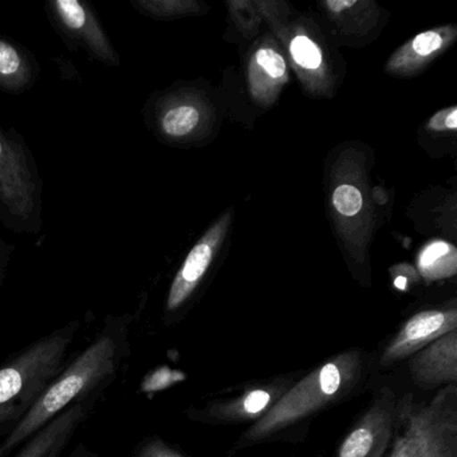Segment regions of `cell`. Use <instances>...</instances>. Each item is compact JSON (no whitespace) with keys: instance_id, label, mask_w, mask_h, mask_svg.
Instances as JSON below:
<instances>
[{"instance_id":"ffe728a7","label":"cell","mask_w":457,"mask_h":457,"mask_svg":"<svg viewBox=\"0 0 457 457\" xmlns=\"http://www.w3.org/2000/svg\"><path fill=\"white\" fill-rule=\"evenodd\" d=\"M363 199L360 189L350 184L337 187L333 194V205L341 215L354 216L362 210Z\"/></svg>"},{"instance_id":"9a60e30c","label":"cell","mask_w":457,"mask_h":457,"mask_svg":"<svg viewBox=\"0 0 457 457\" xmlns=\"http://www.w3.org/2000/svg\"><path fill=\"white\" fill-rule=\"evenodd\" d=\"M287 81V66L279 53L261 47L251 58V93L262 104L271 103Z\"/></svg>"},{"instance_id":"ac0fdd59","label":"cell","mask_w":457,"mask_h":457,"mask_svg":"<svg viewBox=\"0 0 457 457\" xmlns=\"http://www.w3.org/2000/svg\"><path fill=\"white\" fill-rule=\"evenodd\" d=\"M133 7L140 14L152 18H173L188 14L195 4L180 0H132Z\"/></svg>"},{"instance_id":"e0dca14e","label":"cell","mask_w":457,"mask_h":457,"mask_svg":"<svg viewBox=\"0 0 457 457\" xmlns=\"http://www.w3.org/2000/svg\"><path fill=\"white\" fill-rule=\"evenodd\" d=\"M457 253L453 245L445 242H432L422 248L419 255V269L429 280L443 279L456 274Z\"/></svg>"},{"instance_id":"8992f818","label":"cell","mask_w":457,"mask_h":457,"mask_svg":"<svg viewBox=\"0 0 457 457\" xmlns=\"http://www.w3.org/2000/svg\"><path fill=\"white\" fill-rule=\"evenodd\" d=\"M47 14L55 30L73 52L84 50L103 65L120 66L119 53L89 4L81 0H50Z\"/></svg>"},{"instance_id":"3957f363","label":"cell","mask_w":457,"mask_h":457,"mask_svg":"<svg viewBox=\"0 0 457 457\" xmlns=\"http://www.w3.org/2000/svg\"><path fill=\"white\" fill-rule=\"evenodd\" d=\"M79 320L23 347L0 365V432L6 435L69 363Z\"/></svg>"},{"instance_id":"44dd1931","label":"cell","mask_w":457,"mask_h":457,"mask_svg":"<svg viewBox=\"0 0 457 457\" xmlns=\"http://www.w3.org/2000/svg\"><path fill=\"white\" fill-rule=\"evenodd\" d=\"M135 457H187L159 437H149L136 449Z\"/></svg>"},{"instance_id":"7402d4cb","label":"cell","mask_w":457,"mask_h":457,"mask_svg":"<svg viewBox=\"0 0 457 457\" xmlns=\"http://www.w3.org/2000/svg\"><path fill=\"white\" fill-rule=\"evenodd\" d=\"M428 128L430 130H437V132H443V130H453L457 129V108L456 106H451V108L443 109V111L436 113L432 119L428 122Z\"/></svg>"},{"instance_id":"d4e9b609","label":"cell","mask_w":457,"mask_h":457,"mask_svg":"<svg viewBox=\"0 0 457 457\" xmlns=\"http://www.w3.org/2000/svg\"><path fill=\"white\" fill-rule=\"evenodd\" d=\"M10 258L0 253V287L4 285V275H6L7 262Z\"/></svg>"},{"instance_id":"52a82bcc","label":"cell","mask_w":457,"mask_h":457,"mask_svg":"<svg viewBox=\"0 0 457 457\" xmlns=\"http://www.w3.org/2000/svg\"><path fill=\"white\" fill-rule=\"evenodd\" d=\"M398 397L389 386L381 387L368 411L342 441L337 457H385L395 436Z\"/></svg>"},{"instance_id":"484cf974","label":"cell","mask_w":457,"mask_h":457,"mask_svg":"<svg viewBox=\"0 0 457 457\" xmlns=\"http://www.w3.org/2000/svg\"><path fill=\"white\" fill-rule=\"evenodd\" d=\"M12 253V245H10L9 243L4 239V237H0V253H2V255L7 256V258H10Z\"/></svg>"},{"instance_id":"603a6c76","label":"cell","mask_w":457,"mask_h":457,"mask_svg":"<svg viewBox=\"0 0 457 457\" xmlns=\"http://www.w3.org/2000/svg\"><path fill=\"white\" fill-rule=\"evenodd\" d=\"M355 4H357V2H354V0H328V2H326L325 6L330 12L338 14V12H345L346 9H352Z\"/></svg>"},{"instance_id":"d6986e66","label":"cell","mask_w":457,"mask_h":457,"mask_svg":"<svg viewBox=\"0 0 457 457\" xmlns=\"http://www.w3.org/2000/svg\"><path fill=\"white\" fill-rule=\"evenodd\" d=\"M290 53L294 62L306 71H317L322 65V52L309 37H295L291 41Z\"/></svg>"},{"instance_id":"9c48e42d","label":"cell","mask_w":457,"mask_h":457,"mask_svg":"<svg viewBox=\"0 0 457 457\" xmlns=\"http://www.w3.org/2000/svg\"><path fill=\"white\" fill-rule=\"evenodd\" d=\"M103 392L85 395L58 414L46 427L21 445L14 457H61L77 430L85 424Z\"/></svg>"},{"instance_id":"5bb4252c","label":"cell","mask_w":457,"mask_h":457,"mask_svg":"<svg viewBox=\"0 0 457 457\" xmlns=\"http://www.w3.org/2000/svg\"><path fill=\"white\" fill-rule=\"evenodd\" d=\"M38 65L28 50L0 37V90L20 95L36 84Z\"/></svg>"},{"instance_id":"cb8c5ba5","label":"cell","mask_w":457,"mask_h":457,"mask_svg":"<svg viewBox=\"0 0 457 457\" xmlns=\"http://www.w3.org/2000/svg\"><path fill=\"white\" fill-rule=\"evenodd\" d=\"M68 457H100L97 453H96L93 449H90L89 446L85 445V444H79V446L71 451V453L69 454Z\"/></svg>"},{"instance_id":"7a4b0ae2","label":"cell","mask_w":457,"mask_h":457,"mask_svg":"<svg viewBox=\"0 0 457 457\" xmlns=\"http://www.w3.org/2000/svg\"><path fill=\"white\" fill-rule=\"evenodd\" d=\"M369 362L368 355L361 350H347L322 363L291 385L277 403L248 428L243 443L275 437L331 403L349 397L365 381Z\"/></svg>"},{"instance_id":"30bf717a","label":"cell","mask_w":457,"mask_h":457,"mask_svg":"<svg viewBox=\"0 0 457 457\" xmlns=\"http://www.w3.org/2000/svg\"><path fill=\"white\" fill-rule=\"evenodd\" d=\"M229 221H231V215H224L218 223L213 224L205 232L204 237L187 255L168 293L167 303H165L167 314H175L191 298L226 237Z\"/></svg>"},{"instance_id":"277c9868","label":"cell","mask_w":457,"mask_h":457,"mask_svg":"<svg viewBox=\"0 0 457 457\" xmlns=\"http://www.w3.org/2000/svg\"><path fill=\"white\" fill-rule=\"evenodd\" d=\"M387 457H457V386L441 387L430 400L413 393L398 398L395 436Z\"/></svg>"},{"instance_id":"7c38bea8","label":"cell","mask_w":457,"mask_h":457,"mask_svg":"<svg viewBox=\"0 0 457 457\" xmlns=\"http://www.w3.org/2000/svg\"><path fill=\"white\" fill-rule=\"evenodd\" d=\"M291 385L293 384L290 381H275L253 387L234 400L212 403L200 411L199 416L204 421L223 424L259 420L277 403Z\"/></svg>"},{"instance_id":"5b68a950","label":"cell","mask_w":457,"mask_h":457,"mask_svg":"<svg viewBox=\"0 0 457 457\" xmlns=\"http://www.w3.org/2000/svg\"><path fill=\"white\" fill-rule=\"evenodd\" d=\"M42 186L25 141L0 127V218L18 234L42 226Z\"/></svg>"},{"instance_id":"4316f807","label":"cell","mask_w":457,"mask_h":457,"mask_svg":"<svg viewBox=\"0 0 457 457\" xmlns=\"http://www.w3.org/2000/svg\"><path fill=\"white\" fill-rule=\"evenodd\" d=\"M395 286L398 288V290L403 291L406 290V278L405 277H397L395 280Z\"/></svg>"},{"instance_id":"6da1fadb","label":"cell","mask_w":457,"mask_h":457,"mask_svg":"<svg viewBox=\"0 0 457 457\" xmlns=\"http://www.w3.org/2000/svg\"><path fill=\"white\" fill-rule=\"evenodd\" d=\"M129 314L108 315L95 339L68 363L30 411L4 435L0 457H9L79 398L105 392L130 355Z\"/></svg>"},{"instance_id":"ba28073f","label":"cell","mask_w":457,"mask_h":457,"mask_svg":"<svg viewBox=\"0 0 457 457\" xmlns=\"http://www.w3.org/2000/svg\"><path fill=\"white\" fill-rule=\"evenodd\" d=\"M457 328V310H425L409 318L385 347L379 365L382 368L408 360L414 353L432 344L444 334Z\"/></svg>"},{"instance_id":"2e32d148","label":"cell","mask_w":457,"mask_h":457,"mask_svg":"<svg viewBox=\"0 0 457 457\" xmlns=\"http://www.w3.org/2000/svg\"><path fill=\"white\" fill-rule=\"evenodd\" d=\"M199 122V109L191 104H164L156 114L157 129L172 140L191 135Z\"/></svg>"},{"instance_id":"4fadbf2b","label":"cell","mask_w":457,"mask_h":457,"mask_svg":"<svg viewBox=\"0 0 457 457\" xmlns=\"http://www.w3.org/2000/svg\"><path fill=\"white\" fill-rule=\"evenodd\" d=\"M453 26L433 29L414 37L401 46L387 62V71L395 76H411L435 60L444 50L451 46L456 38Z\"/></svg>"},{"instance_id":"8fae6325","label":"cell","mask_w":457,"mask_h":457,"mask_svg":"<svg viewBox=\"0 0 457 457\" xmlns=\"http://www.w3.org/2000/svg\"><path fill=\"white\" fill-rule=\"evenodd\" d=\"M409 373L419 389L430 390L457 382V328L409 357Z\"/></svg>"}]
</instances>
